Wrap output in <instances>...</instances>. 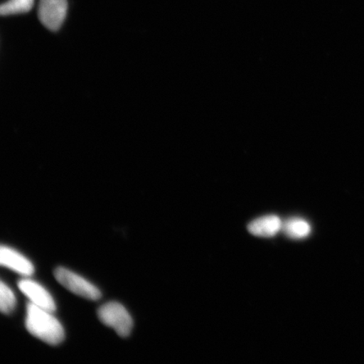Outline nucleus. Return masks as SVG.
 I'll list each match as a JSON object with an SVG mask.
<instances>
[{"label":"nucleus","mask_w":364,"mask_h":364,"mask_svg":"<svg viewBox=\"0 0 364 364\" xmlns=\"http://www.w3.org/2000/svg\"><path fill=\"white\" fill-rule=\"evenodd\" d=\"M26 326L31 335L50 345H58L65 339V330L52 312L31 303L27 306Z\"/></svg>","instance_id":"obj_1"},{"label":"nucleus","mask_w":364,"mask_h":364,"mask_svg":"<svg viewBox=\"0 0 364 364\" xmlns=\"http://www.w3.org/2000/svg\"><path fill=\"white\" fill-rule=\"evenodd\" d=\"M98 317L104 325L112 327L122 338L129 336L134 321L129 313L122 304L111 302L98 309Z\"/></svg>","instance_id":"obj_2"},{"label":"nucleus","mask_w":364,"mask_h":364,"mask_svg":"<svg viewBox=\"0 0 364 364\" xmlns=\"http://www.w3.org/2000/svg\"><path fill=\"white\" fill-rule=\"evenodd\" d=\"M54 274L58 283L70 292L90 300H97L101 298L102 294L97 287L77 275L76 273L65 268L59 267Z\"/></svg>","instance_id":"obj_3"},{"label":"nucleus","mask_w":364,"mask_h":364,"mask_svg":"<svg viewBox=\"0 0 364 364\" xmlns=\"http://www.w3.org/2000/svg\"><path fill=\"white\" fill-rule=\"evenodd\" d=\"M68 11L67 0H40L38 17L45 27L53 31L60 29Z\"/></svg>","instance_id":"obj_4"},{"label":"nucleus","mask_w":364,"mask_h":364,"mask_svg":"<svg viewBox=\"0 0 364 364\" xmlns=\"http://www.w3.org/2000/svg\"><path fill=\"white\" fill-rule=\"evenodd\" d=\"M18 287L21 292L31 300V304L49 312L53 313L55 311V302H54L51 294L42 285L33 280L23 279L19 282Z\"/></svg>","instance_id":"obj_5"},{"label":"nucleus","mask_w":364,"mask_h":364,"mask_svg":"<svg viewBox=\"0 0 364 364\" xmlns=\"http://www.w3.org/2000/svg\"><path fill=\"white\" fill-rule=\"evenodd\" d=\"M0 266L10 268L23 276H31L34 272L33 264L23 255L10 247L0 245Z\"/></svg>","instance_id":"obj_6"},{"label":"nucleus","mask_w":364,"mask_h":364,"mask_svg":"<svg viewBox=\"0 0 364 364\" xmlns=\"http://www.w3.org/2000/svg\"><path fill=\"white\" fill-rule=\"evenodd\" d=\"M283 222L279 216L267 215L257 218L248 225L250 234L258 237H273L282 230Z\"/></svg>","instance_id":"obj_7"},{"label":"nucleus","mask_w":364,"mask_h":364,"mask_svg":"<svg viewBox=\"0 0 364 364\" xmlns=\"http://www.w3.org/2000/svg\"><path fill=\"white\" fill-rule=\"evenodd\" d=\"M282 230L292 239H304L311 234V227L303 218H294L283 223Z\"/></svg>","instance_id":"obj_8"},{"label":"nucleus","mask_w":364,"mask_h":364,"mask_svg":"<svg viewBox=\"0 0 364 364\" xmlns=\"http://www.w3.org/2000/svg\"><path fill=\"white\" fill-rule=\"evenodd\" d=\"M34 0H8L0 4V16H12L29 12L33 9Z\"/></svg>","instance_id":"obj_9"},{"label":"nucleus","mask_w":364,"mask_h":364,"mask_svg":"<svg viewBox=\"0 0 364 364\" xmlns=\"http://www.w3.org/2000/svg\"><path fill=\"white\" fill-rule=\"evenodd\" d=\"M16 306V296L12 290L0 281V312L11 313Z\"/></svg>","instance_id":"obj_10"}]
</instances>
